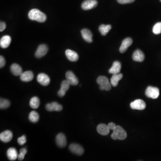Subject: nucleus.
Here are the masks:
<instances>
[{
	"label": "nucleus",
	"mask_w": 161,
	"mask_h": 161,
	"mask_svg": "<svg viewBox=\"0 0 161 161\" xmlns=\"http://www.w3.org/2000/svg\"><path fill=\"white\" fill-rule=\"evenodd\" d=\"M46 110L49 111H60L63 109L62 105L59 104L57 102H54L51 104H48L46 105Z\"/></svg>",
	"instance_id": "nucleus-11"
},
{
	"label": "nucleus",
	"mask_w": 161,
	"mask_h": 161,
	"mask_svg": "<svg viewBox=\"0 0 161 161\" xmlns=\"http://www.w3.org/2000/svg\"><path fill=\"white\" fill-rule=\"evenodd\" d=\"M133 60L137 62H142L145 59L144 54L141 50L137 49L133 53L132 55Z\"/></svg>",
	"instance_id": "nucleus-18"
},
{
	"label": "nucleus",
	"mask_w": 161,
	"mask_h": 161,
	"mask_svg": "<svg viewBox=\"0 0 161 161\" xmlns=\"http://www.w3.org/2000/svg\"><path fill=\"white\" fill-rule=\"evenodd\" d=\"M146 95L149 98L156 99L159 95V90L157 87H149L146 89Z\"/></svg>",
	"instance_id": "nucleus-4"
},
{
	"label": "nucleus",
	"mask_w": 161,
	"mask_h": 161,
	"mask_svg": "<svg viewBox=\"0 0 161 161\" xmlns=\"http://www.w3.org/2000/svg\"><path fill=\"white\" fill-rule=\"evenodd\" d=\"M111 28L110 25L102 24L99 26V31L102 36H105L110 31Z\"/></svg>",
	"instance_id": "nucleus-26"
},
{
	"label": "nucleus",
	"mask_w": 161,
	"mask_h": 161,
	"mask_svg": "<svg viewBox=\"0 0 161 161\" xmlns=\"http://www.w3.org/2000/svg\"><path fill=\"white\" fill-rule=\"evenodd\" d=\"M153 32L154 34H156V35H158L161 33V22H158L153 26Z\"/></svg>",
	"instance_id": "nucleus-30"
},
{
	"label": "nucleus",
	"mask_w": 161,
	"mask_h": 161,
	"mask_svg": "<svg viewBox=\"0 0 161 161\" xmlns=\"http://www.w3.org/2000/svg\"><path fill=\"white\" fill-rule=\"evenodd\" d=\"M6 28V24L4 22H1L0 23V32H2L4 31Z\"/></svg>",
	"instance_id": "nucleus-35"
},
{
	"label": "nucleus",
	"mask_w": 161,
	"mask_h": 161,
	"mask_svg": "<svg viewBox=\"0 0 161 161\" xmlns=\"http://www.w3.org/2000/svg\"><path fill=\"white\" fill-rule=\"evenodd\" d=\"M37 80L39 83L43 86H48L50 82V79L49 77L43 73H41L38 75Z\"/></svg>",
	"instance_id": "nucleus-9"
},
{
	"label": "nucleus",
	"mask_w": 161,
	"mask_h": 161,
	"mask_svg": "<svg viewBox=\"0 0 161 161\" xmlns=\"http://www.w3.org/2000/svg\"><path fill=\"white\" fill-rule=\"evenodd\" d=\"M69 149L72 153L79 156L82 155L84 152L83 147L77 144H71L69 146Z\"/></svg>",
	"instance_id": "nucleus-6"
},
{
	"label": "nucleus",
	"mask_w": 161,
	"mask_h": 161,
	"mask_svg": "<svg viewBox=\"0 0 161 161\" xmlns=\"http://www.w3.org/2000/svg\"><path fill=\"white\" fill-rule=\"evenodd\" d=\"M11 38L9 36H5L1 38L0 40V46L1 48H6L10 45Z\"/></svg>",
	"instance_id": "nucleus-23"
},
{
	"label": "nucleus",
	"mask_w": 161,
	"mask_h": 161,
	"mask_svg": "<svg viewBox=\"0 0 161 161\" xmlns=\"http://www.w3.org/2000/svg\"><path fill=\"white\" fill-rule=\"evenodd\" d=\"M97 130L98 133L103 136H106L109 133L110 130L109 129L107 125L104 124H99L97 127Z\"/></svg>",
	"instance_id": "nucleus-17"
},
{
	"label": "nucleus",
	"mask_w": 161,
	"mask_h": 161,
	"mask_svg": "<svg viewBox=\"0 0 161 161\" xmlns=\"http://www.w3.org/2000/svg\"><path fill=\"white\" fill-rule=\"evenodd\" d=\"M7 156L10 161H15L18 158V154L17 150L15 148H10L7 151Z\"/></svg>",
	"instance_id": "nucleus-22"
},
{
	"label": "nucleus",
	"mask_w": 161,
	"mask_h": 161,
	"mask_svg": "<svg viewBox=\"0 0 161 161\" xmlns=\"http://www.w3.org/2000/svg\"><path fill=\"white\" fill-rule=\"evenodd\" d=\"M108 126L109 129L110 130H113L116 126L115 125V124L113 123H109Z\"/></svg>",
	"instance_id": "nucleus-36"
},
{
	"label": "nucleus",
	"mask_w": 161,
	"mask_h": 161,
	"mask_svg": "<svg viewBox=\"0 0 161 161\" xmlns=\"http://www.w3.org/2000/svg\"><path fill=\"white\" fill-rule=\"evenodd\" d=\"M81 34L83 39L86 42L88 43L92 42V34L88 29H84L81 30Z\"/></svg>",
	"instance_id": "nucleus-19"
},
{
	"label": "nucleus",
	"mask_w": 161,
	"mask_h": 161,
	"mask_svg": "<svg viewBox=\"0 0 161 161\" xmlns=\"http://www.w3.org/2000/svg\"><path fill=\"white\" fill-rule=\"evenodd\" d=\"M111 137L113 140H125L127 137L125 131L120 126H116L115 128L113 130Z\"/></svg>",
	"instance_id": "nucleus-2"
},
{
	"label": "nucleus",
	"mask_w": 161,
	"mask_h": 161,
	"mask_svg": "<svg viewBox=\"0 0 161 161\" xmlns=\"http://www.w3.org/2000/svg\"><path fill=\"white\" fill-rule=\"evenodd\" d=\"M121 63L119 61H115L111 68L109 70V73L112 74H119L121 71Z\"/></svg>",
	"instance_id": "nucleus-21"
},
{
	"label": "nucleus",
	"mask_w": 161,
	"mask_h": 161,
	"mask_svg": "<svg viewBox=\"0 0 161 161\" xmlns=\"http://www.w3.org/2000/svg\"><path fill=\"white\" fill-rule=\"evenodd\" d=\"M97 82L99 85V88L101 91H109L111 89L112 85L106 77L99 76L97 79Z\"/></svg>",
	"instance_id": "nucleus-3"
},
{
	"label": "nucleus",
	"mask_w": 161,
	"mask_h": 161,
	"mask_svg": "<svg viewBox=\"0 0 161 161\" xmlns=\"http://www.w3.org/2000/svg\"><path fill=\"white\" fill-rule=\"evenodd\" d=\"M97 4L96 0H85L82 3L81 7L84 10H87L96 7Z\"/></svg>",
	"instance_id": "nucleus-8"
},
{
	"label": "nucleus",
	"mask_w": 161,
	"mask_h": 161,
	"mask_svg": "<svg viewBox=\"0 0 161 161\" xmlns=\"http://www.w3.org/2000/svg\"><path fill=\"white\" fill-rule=\"evenodd\" d=\"M39 115L36 111H33L29 114V119L32 123H37L39 120Z\"/></svg>",
	"instance_id": "nucleus-28"
},
{
	"label": "nucleus",
	"mask_w": 161,
	"mask_h": 161,
	"mask_svg": "<svg viewBox=\"0 0 161 161\" xmlns=\"http://www.w3.org/2000/svg\"><path fill=\"white\" fill-rule=\"evenodd\" d=\"M57 144L60 148H64L67 144L66 137L63 133H59L56 137Z\"/></svg>",
	"instance_id": "nucleus-14"
},
{
	"label": "nucleus",
	"mask_w": 161,
	"mask_h": 161,
	"mask_svg": "<svg viewBox=\"0 0 161 161\" xmlns=\"http://www.w3.org/2000/svg\"><path fill=\"white\" fill-rule=\"evenodd\" d=\"M20 79L24 82H29L33 80L34 78V74L31 71H27L22 73L20 76Z\"/></svg>",
	"instance_id": "nucleus-20"
},
{
	"label": "nucleus",
	"mask_w": 161,
	"mask_h": 161,
	"mask_svg": "<svg viewBox=\"0 0 161 161\" xmlns=\"http://www.w3.org/2000/svg\"><path fill=\"white\" fill-rule=\"evenodd\" d=\"M48 50V47L47 45L45 44H41L39 46L35 53V56L37 58H40L47 53Z\"/></svg>",
	"instance_id": "nucleus-7"
},
{
	"label": "nucleus",
	"mask_w": 161,
	"mask_h": 161,
	"mask_svg": "<svg viewBox=\"0 0 161 161\" xmlns=\"http://www.w3.org/2000/svg\"><path fill=\"white\" fill-rule=\"evenodd\" d=\"M40 105V100L37 97H34L31 98L30 101V107L33 109H37Z\"/></svg>",
	"instance_id": "nucleus-27"
},
{
	"label": "nucleus",
	"mask_w": 161,
	"mask_h": 161,
	"mask_svg": "<svg viewBox=\"0 0 161 161\" xmlns=\"http://www.w3.org/2000/svg\"><path fill=\"white\" fill-rule=\"evenodd\" d=\"M132 43V40L130 38H127L124 39L122 42V44L120 48V52L121 53H124L126 51Z\"/></svg>",
	"instance_id": "nucleus-16"
},
{
	"label": "nucleus",
	"mask_w": 161,
	"mask_h": 161,
	"mask_svg": "<svg viewBox=\"0 0 161 161\" xmlns=\"http://www.w3.org/2000/svg\"><path fill=\"white\" fill-rule=\"evenodd\" d=\"M10 70L13 75L16 76H20L22 73V70L21 67L19 64H14L10 67Z\"/></svg>",
	"instance_id": "nucleus-24"
},
{
	"label": "nucleus",
	"mask_w": 161,
	"mask_h": 161,
	"mask_svg": "<svg viewBox=\"0 0 161 161\" xmlns=\"http://www.w3.org/2000/svg\"><path fill=\"white\" fill-rule=\"evenodd\" d=\"M26 153H27V150H26V149L22 148L20 150V153L18 154V159L19 160H23Z\"/></svg>",
	"instance_id": "nucleus-31"
},
{
	"label": "nucleus",
	"mask_w": 161,
	"mask_h": 161,
	"mask_svg": "<svg viewBox=\"0 0 161 161\" xmlns=\"http://www.w3.org/2000/svg\"><path fill=\"white\" fill-rule=\"evenodd\" d=\"M135 0H117L119 3L121 4H126L131 3L133 2Z\"/></svg>",
	"instance_id": "nucleus-33"
},
{
	"label": "nucleus",
	"mask_w": 161,
	"mask_h": 161,
	"mask_svg": "<svg viewBox=\"0 0 161 161\" xmlns=\"http://www.w3.org/2000/svg\"><path fill=\"white\" fill-rule=\"evenodd\" d=\"M28 18L31 20L43 22L46 20L47 17L44 13L36 9L30 10L28 13Z\"/></svg>",
	"instance_id": "nucleus-1"
},
{
	"label": "nucleus",
	"mask_w": 161,
	"mask_h": 161,
	"mask_svg": "<svg viewBox=\"0 0 161 161\" xmlns=\"http://www.w3.org/2000/svg\"><path fill=\"white\" fill-rule=\"evenodd\" d=\"M130 107L132 109L143 110L146 108V104L142 99H137L131 103Z\"/></svg>",
	"instance_id": "nucleus-5"
},
{
	"label": "nucleus",
	"mask_w": 161,
	"mask_h": 161,
	"mask_svg": "<svg viewBox=\"0 0 161 161\" xmlns=\"http://www.w3.org/2000/svg\"><path fill=\"white\" fill-rule=\"evenodd\" d=\"M13 137L12 132L10 130L5 131L0 134V140L3 142L7 143L12 140Z\"/></svg>",
	"instance_id": "nucleus-13"
},
{
	"label": "nucleus",
	"mask_w": 161,
	"mask_h": 161,
	"mask_svg": "<svg viewBox=\"0 0 161 161\" xmlns=\"http://www.w3.org/2000/svg\"><path fill=\"white\" fill-rule=\"evenodd\" d=\"M160 1H161V0H160Z\"/></svg>",
	"instance_id": "nucleus-37"
},
{
	"label": "nucleus",
	"mask_w": 161,
	"mask_h": 161,
	"mask_svg": "<svg viewBox=\"0 0 161 161\" xmlns=\"http://www.w3.org/2000/svg\"><path fill=\"white\" fill-rule=\"evenodd\" d=\"M10 102L8 100L1 98L0 99V108L1 109L8 108L10 106Z\"/></svg>",
	"instance_id": "nucleus-29"
},
{
	"label": "nucleus",
	"mask_w": 161,
	"mask_h": 161,
	"mask_svg": "<svg viewBox=\"0 0 161 161\" xmlns=\"http://www.w3.org/2000/svg\"><path fill=\"white\" fill-rule=\"evenodd\" d=\"M65 55L67 59L72 62H76L79 58L77 53L70 49H67L65 51Z\"/></svg>",
	"instance_id": "nucleus-15"
},
{
	"label": "nucleus",
	"mask_w": 161,
	"mask_h": 161,
	"mask_svg": "<svg viewBox=\"0 0 161 161\" xmlns=\"http://www.w3.org/2000/svg\"><path fill=\"white\" fill-rule=\"evenodd\" d=\"M5 60L3 57L1 56H0V67L2 68L5 66Z\"/></svg>",
	"instance_id": "nucleus-34"
},
{
	"label": "nucleus",
	"mask_w": 161,
	"mask_h": 161,
	"mask_svg": "<svg viewBox=\"0 0 161 161\" xmlns=\"http://www.w3.org/2000/svg\"><path fill=\"white\" fill-rule=\"evenodd\" d=\"M123 77V74H113L112 77L111 78V83L114 87H116L118 86L119 81Z\"/></svg>",
	"instance_id": "nucleus-25"
},
{
	"label": "nucleus",
	"mask_w": 161,
	"mask_h": 161,
	"mask_svg": "<svg viewBox=\"0 0 161 161\" xmlns=\"http://www.w3.org/2000/svg\"><path fill=\"white\" fill-rule=\"evenodd\" d=\"M70 85L67 80H63L61 83L60 90L58 92V95L60 97H64L67 91L70 88Z\"/></svg>",
	"instance_id": "nucleus-12"
},
{
	"label": "nucleus",
	"mask_w": 161,
	"mask_h": 161,
	"mask_svg": "<svg viewBox=\"0 0 161 161\" xmlns=\"http://www.w3.org/2000/svg\"><path fill=\"white\" fill-rule=\"evenodd\" d=\"M66 80L70 85L76 86L78 83V80L75 75L71 71H68L66 73Z\"/></svg>",
	"instance_id": "nucleus-10"
},
{
	"label": "nucleus",
	"mask_w": 161,
	"mask_h": 161,
	"mask_svg": "<svg viewBox=\"0 0 161 161\" xmlns=\"http://www.w3.org/2000/svg\"><path fill=\"white\" fill-rule=\"evenodd\" d=\"M26 142V137L25 135L19 137L18 139V142L19 144L22 146L25 144Z\"/></svg>",
	"instance_id": "nucleus-32"
}]
</instances>
